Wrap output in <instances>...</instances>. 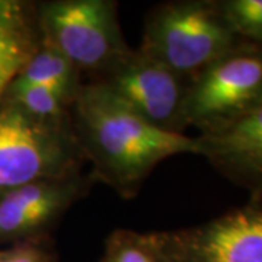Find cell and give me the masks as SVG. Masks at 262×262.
Instances as JSON below:
<instances>
[{
  "instance_id": "1",
  "label": "cell",
  "mask_w": 262,
  "mask_h": 262,
  "mask_svg": "<svg viewBox=\"0 0 262 262\" xmlns=\"http://www.w3.org/2000/svg\"><path fill=\"white\" fill-rule=\"evenodd\" d=\"M70 124L91 177L133 198L163 160L200 155L198 137L155 127L96 82L86 80L70 106Z\"/></svg>"
},
{
  "instance_id": "6",
  "label": "cell",
  "mask_w": 262,
  "mask_h": 262,
  "mask_svg": "<svg viewBox=\"0 0 262 262\" xmlns=\"http://www.w3.org/2000/svg\"><path fill=\"white\" fill-rule=\"evenodd\" d=\"M89 82L102 84L160 130L177 134L187 130L185 102L189 80L139 50L131 48Z\"/></svg>"
},
{
  "instance_id": "14",
  "label": "cell",
  "mask_w": 262,
  "mask_h": 262,
  "mask_svg": "<svg viewBox=\"0 0 262 262\" xmlns=\"http://www.w3.org/2000/svg\"><path fill=\"white\" fill-rule=\"evenodd\" d=\"M219 3L237 37L262 46V0H219Z\"/></svg>"
},
{
  "instance_id": "13",
  "label": "cell",
  "mask_w": 262,
  "mask_h": 262,
  "mask_svg": "<svg viewBox=\"0 0 262 262\" xmlns=\"http://www.w3.org/2000/svg\"><path fill=\"white\" fill-rule=\"evenodd\" d=\"M99 262H170L158 233L117 229L108 236Z\"/></svg>"
},
{
  "instance_id": "15",
  "label": "cell",
  "mask_w": 262,
  "mask_h": 262,
  "mask_svg": "<svg viewBox=\"0 0 262 262\" xmlns=\"http://www.w3.org/2000/svg\"><path fill=\"white\" fill-rule=\"evenodd\" d=\"M56 249L50 237L12 245L0 251V262H56Z\"/></svg>"
},
{
  "instance_id": "10",
  "label": "cell",
  "mask_w": 262,
  "mask_h": 262,
  "mask_svg": "<svg viewBox=\"0 0 262 262\" xmlns=\"http://www.w3.org/2000/svg\"><path fill=\"white\" fill-rule=\"evenodd\" d=\"M41 42L37 3L0 0V96Z\"/></svg>"
},
{
  "instance_id": "2",
  "label": "cell",
  "mask_w": 262,
  "mask_h": 262,
  "mask_svg": "<svg viewBox=\"0 0 262 262\" xmlns=\"http://www.w3.org/2000/svg\"><path fill=\"white\" fill-rule=\"evenodd\" d=\"M241 41L219 0H175L150 12L139 51L192 80Z\"/></svg>"
},
{
  "instance_id": "8",
  "label": "cell",
  "mask_w": 262,
  "mask_h": 262,
  "mask_svg": "<svg viewBox=\"0 0 262 262\" xmlns=\"http://www.w3.org/2000/svg\"><path fill=\"white\" fill-rule=\"evenodd\" d=\"M262 201L203 225L159 232L170 262H262Z\"/></svg>"
},
{
  "instance_id": "11",
  "label": "cell",
  "mask_w": 262,
  "mask_h": 262,
  "mask_svg": "<svg viewBox=\"0 0 262 262\" xmlns=\"http://www.w3.org/2000/svg\"><path fill=\"white\" fill-rule=\"evenodd\" d=\"M15 80L47 86L72 103L83 83V76L61 53L41 41Z\"/></svg>"
},
{
  "instance_id": "3",
  "label": "cell",
  "mask_w": 262,
  "mask_h": 262,
  "mask_svg": "<svg viewBox=\"0 0 262 262\" xmlns=\"http://www.w3.org/2000/svg\"><path fill=\"white\" fill-rule=\"evenodd\" d=\"M70 121L37 120L0 96V191L83 170Z\"/></svg>"
},
{
  "instance_id": "5",
  "label": "cell",
  "mask_w": 262,
  "mask_h": 262,
  "mask_svg": "<svg viewBox=\"0 0 262 262\" xmlns=\"http://www.w3.org/2000/svg\"><path fill=\"white\" fill-rule=\"evenodd\" d=\"M262 103V46L241 41L189 80L185 125L200 136L225 130Z\"/></svg>"
},
{
  "instance_id": "9",
  "label": "cell",
  "mask_w": 262,
  "mask_h": 262,
  "mask_svg": "<svg viewBox=\"0 0 262 262\" xmlns=\"http://www.w3.org/2000/svg\"><path fill=\"white\" fill-rule=\"evenodd\" d=\"M201 156L215 170L262 201V103L239 121L213 134L198 136Z\"/></svg>"
},
{
  "instance_id": "4",
  "label": "cell",
  "mask_w": 262,
  "mask_h": 262,
  "mask_svg": "<svg viewBox=\"0 0 262 262\" xmlns=\"http://www.w3.org/2000/svg\"><path fill=\"white\" fill-rule=\"evenodd\" d=\"M41 41L95 79L131 48L114 0H48L37 3Z\"/></svg>"
},
{
  "instance_id": "7",
  "label": "cell",
  "mask_w": 262,
  "mask_h": 262,
  "mask_svg": "<svg viewBox=\"0 0 262 262\" xmlns=\"http://www.w3.org/2000/svg\"><path fill=\"white\" fill-rule=\"evenodd\" d=\"M95 181L91 173L34 181L0 191V245L47 239L70 207L82 200Z\"/></svg>"
},
{
  "instance_id": "12",
  "label": "cell",
  "mask_w": 262,
  "mask_h": 262,
  "mask_svg": "<svg viewBox=\"0 0 262 262\" xmlns=\"http://www.w3.org/2000/svg\"><path fill=\"white\" fill-rule=\"evenodd\" d=\"M2 96L18 105L22 111L29 114L31 117L41 121H70L72 103L47 86L22 83L13 79Z\"/></svg>"
}]
</instances>
